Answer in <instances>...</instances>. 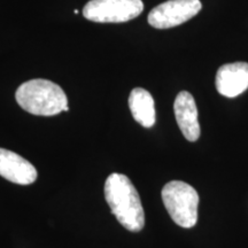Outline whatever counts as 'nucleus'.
Instances as JSON below:
<instances>
[{
	"label": "nucleus",
	"mask_w": 248,
	"mask_h": 248,
	"mask_svg": "<svg viewBox=\"0 0 248 248\" xmlns=\"http://www.w3.org/2000/svg\"><path fill=\"white\" fill-rule=\"evenodd\" d=\"M144 9L141 0H91L83 15L93 22L122 23L139 16Z\"/></svg>",
	"instance_id": "obj_4"
},
{
	"label": "nucleus",
	"mask_w": 248,
	"mask_h": 248,
	"mask_svg": "<svg viewBox=\"0 0 248 248\" xmlns=\"http://www.w3.org/2000/svg\"><path fill=\"white\" fill-rule=\"evenodd\" d=\"M0 176L15 184L30 185L36 182L37 170L21 155L0 148Z\"/></svg>",
	"instance_id": "obj_7"
},
{
	"label": "nucleus",
	"mask_w": 248,
	"mask_h": 248,
	"mask_svg": "<svg viewBox=\"0 0 248 248\" xmlns=\"http://www.w3.org/2000/svg\"><path fill=\"white\" fill-rule=\"evenodd\" d=\"M17 104L28 113L53 116L68 111V99L60 86L47 79H31L23 83L15 93Z\"/></svg>",
	"instance_id": "obj_2"
},
{
	"label": "nucleus",
	"mask_w": 248,
	"mask_h": 248,
	"mask_svg": "<svg viewBox=\"0 0 248 248\" xmlns=\"http://www.w3.org/2000/svg\"><path fill=\"white\" fill-rule=\"evenodd\" d=\"M173 111L184 137L188 141H197L200 137V124L193 95L186 91L179 92L173 104Z\"/></svg>",
	"instance_id": "obj_8"
},
{
	"label": "nucleus",
	"mask_w": 248,
	"mask_h": 248,
	"mask_svg": "<svg viewBox=\"0 0 248 248\" xmlns=\"http://www.w3.org/2000/svg\"><path fill=\"white\" fill-rule=\"evenodd\" d=\"M162 200L167 212L176 224L190 229L197 224L199 194L187 183L172 181L162 188Z\"/></svg>",
	"instance_id": "obj_3"
},
{
	"label": "nucleus",
	"mask_w": 248,
	"mask_h": 248,
	"mask_svg": "<svg viewBox=\"0 0 248 248\" xmlns=\"http://www.w3.org/2000/svg\"><path fill=\"white\" fill-rule=\"evenodd\" d=\"M129 107L137 122L144 128H152L155 124L154 99L145 89H133L129 97Z\"/></svg>",
	"instance_id": "obj_9"
},
{
	"label": "nucleus",
	"mask_w": 248,
	"mask_h": 248,
	"mask_svg": "<svg viewBox=\"0 0 248 248\" xmlns=\"http://www.w3.org/2000/svg\"><path fill=\"white\" fill-rule=\"evenodd\" d=\"M105 199L123 228L139 232L145 226V213L140 197L128 176L114 172L105 183Z\"/></svg>",
	"instance_id": "obj_1"
},
{
	"label": "nucleus",
	"mask_w": 248,
	"mask_h": 248,
	"mask_svg": "<svg viewBox=\"0 0 248 248\" xmlns=\"http://www.w3.org/2000/svg\"><path fill=\"white\" fill-rule=\"evenodd\" d=\"M200 0H168L151 11L148 23L156 29H169L191 20L201 11Z\"/></svg>",
	"instance_id": "obj_5"
},
{
	"label": "nucleus",
	"mask_w": 248,
	"mask_h": 248,
	"mask_svg": "<svg viewBox=\"0 0 248 248\" xmlns=\"http://www.w3.org/2000/svg\"><path fill=\"white\" fill-rule=\"evenodd\" d=\"M216 89L226 98H235L248 89V63H226L217 70Z\"/></svg>",
	"instance_id": "obj_6"
}]
</instances>
